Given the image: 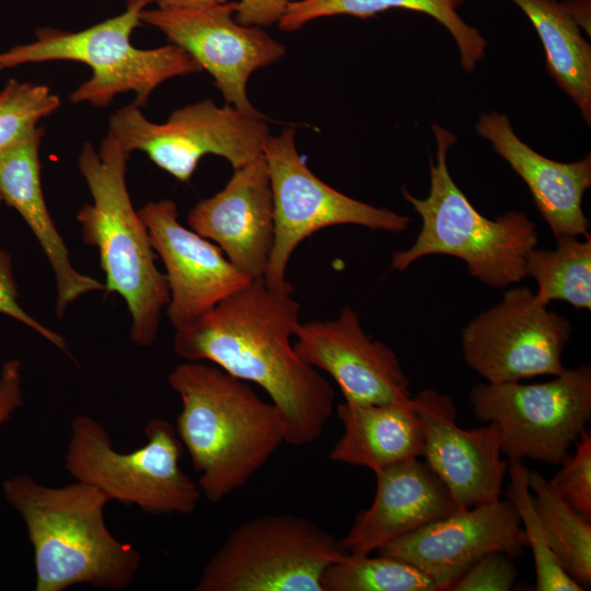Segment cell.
<instances>
[{"instance_id": "18", "label": "cell", "mask_w": 591, "mask_h": 591, "mask_svg": "<svg viewBox=\"0 0 591 591\" xmlns=\"http://www.w3.org/2000/svg\"><path fill=\"white\" fill-rule=\"evenodd\" d=\"M187 224L217 243L251 280L264 279L275 239L273 192L264 155L234 170L220 192L188 212Z\"/></svg>"}, {"instance_id": "27", "label": "cell", "mask_w": 591, "mask_h": 591, "mask_svg": "<svg viewBox=\"0 0 591 591\" xmlns=\"http://www.w3.org/2000/svg\"><path fill=\"white\" fill-rule=\"evenodd\" d=\"M323 591H439L416 566L398 558L346 554L322 576Z\"/></svg>"}, {"instance_id": "36", "label": "cell", "mask_w": 591, "mask_h": 591, "mask_svg": "<svg viewBox=\"0 0 591 591\" xmlns=\"http://www.w3.org/2000/svg\"><path fill=\"white\" fill-rule=\"evenodd\" d=\"M227 0H146L149 4L155 2L160 9L195 10L210 8Z\"/></svg>"}, {"instance_id": "37", "label": "cell", "mask_w": 591, "mask_h": 591, "mask_svg": "<svg viewBox=\"0 0 591 591\" xmlns=\"http://www.w3.org/2000/svg\"><path fill=\"white\" fill-rule=\"evenodd\" d=\"M1 202H2V199H1V197H0V205H1Z\"/></svg>"}, {"instance_id": "31", "label": "cell", "mask_w": 591, "mask_h": 591, "mask_svg": "<svg viewBox=\"0 0 591 591\" xmlns=\"http://www.w3.org/2000/svg\"><path fill=\"white\" fill-rule=\"evenodd\" d=\"M518 577L511 556L496 551L484 555L450 587L453 591H509Z\"/></svg>"}, {"instance_id": "14", "label": "cell", "mask_w": 591, "mask_h": 591, "mask_svg": "<svg viewBox=\"0 0 591 591\" xmlns=\"http://www.w3.org/2000/svg\"><path fill=\"white\" fill-rule=\"evenodd\" d=\"M528 545L520 514L510 499L468 508L431 522L378 551L428 575L440 590L491 552L511 557Z\"/></svg>"}, {"instance_id": "7", "label": "cell", "mask_w": 591, "mask_h": 591, "mask_svg": "<svg viewBox=\"0 0 591 591\" xmlns=\"http://www.w3.org/2000/svg\"><path fill=\"white\" fill-rule=\"evenodd\" d=\"M144 434L146 444L123 453L114 449L96 419L79 415L71 421L65 470L74 480L96 487L109 501L137 506L151 514L194 512L201 490L179 466L184 447L175 426L153 418Z\"/></svg>"}, {"instance_id": "30", "label": "cell", "mask_w": 591, "mask_h": 591, "mask_svg": "<svg viewBox=\"0 0 591 591\" xmlns=\"http://www.w3.org/2000/svg\"><path fill=\"white\" fill-rule=\"evenodd\" d=\"M572 455L561 461L551 487L587 521H591V434L583 431Z\"/></svg>"}, {"instance_id": "4", "label": "cell", "mask_w": 591, "mask_h": 591, "mask_svg": "<svg viewBox=\"0 0 591 591\" xmlns=\"http://www.w3.org/2000/svg\"><path fill=\"white\" fill-rule=\"evenodd\" d=\"M130 154L107 134L99 149L82 144L78 167L91 197L77 213L82 240L97 248L105 274L106 293H118L131 316L130 339L151 346L158 335L162 309L170 302L165 274L149 231L132 206L126 174Z\"/></svg>"}, {"instance_id": "21", "label": "cell", "mask_w": 591, "mask_h": 591, "mask_svg": "<svg viewBox=\"0 0 591 591\" xmlns=\"http://www.w3.org/2000/svg\"><path fill=\"white\" fill-rule=\"evenodd\" d=\"M44 129L0 152V197L24 219L37 239L56 281L55 313L66 314L80 297L104 290V283L78 271L45 202L40 182L39 149Z\"/></svg>"}, {"instance_id": "35", "label": "cell", "mask_w": 591, "mask_h": 591, "mask_svg": "<svg viewBox=\"0 0 591 591\" xmlns=\"http://www.w3.org/2000/svg\"><path fill=\"white\" fill-rule=\"evenodd\" d=\"M568 13L579 27L588 31L590 35L591 2L590 0H568L563 2Z\"/></svg>"}, {"instance_id": "3", "label": "cell", "mask_w": 591, "mask_h": 591, "mask_svg": "<svg viewBox=\"0 0 591 591\" xmlns=\"http://www.w3.org/2000/svg\"><path fill=\"white\" fill-rule=\"evenodd\" d=\"M4 499L20 513L34 551L36 591L77 584L109 591L128 589L141 564L139 552L108 530L107 496L78 482L45 486L30 475L7 478Z\"/></svg>"}, {"instance_id": "10", "label": "cell", "mask_w": 591, "mask_h": 591, "mask_svg": "<svg viewBox=\"0 0 591 591\" xmlns=\"http://www.w3.org/2000/svg\"><path fill=\"white\" fill-rule=\"evenodd\" d=\"M263 155L275 220L274 245L264 279L273 289L294 291L287 280L290 257L303 240L321 229L356 224L399 233L412 221L409 216L359 201L325 184L299 154L292 127L269 136Z\"/></svg>"}, {"instance_id": "29", "label": "cell", "mask_w": 591, "mask_h": 591, "mask_svg": "<svg viewBox=\"0 0 591 591\" xmlns=\"http://www.w3.org/2000/svg\"><path fill=\"white\" fill-rule=\"evenodd\" d=\"M59 107L49 86L10 79L0 91V152L27 138Z\"/></svg>"}, {"instance_id": "19", "label": "cell", "mask_w": 591, "mask_h": 591, "mask_svg": "<svg viewBox=\"0 0 591 591\" xmlns=\"http://www.w3.org/2000/svg\"><path fill=\"white\" fill-rule=\"evenodd\" d=\"M375 495L339 540L347 554L370 555L431 522L462 509L448 487L419 457L374 473Z\"/></svg>"}, {"instance_id": "22", "label": "cell", "mask_w": 591, "mask_h": 591, "mask_svg": "<svg viewBox=\"0 0 591 591\" xmlns=\"http://www.w3.org/2000/svg\"><path fill=\"white\" fill-rule=\"evenodd\" d=\"M336 413L344 432L328 453L334 462L375 473L422 454L424 429L413 396L389 404L344 401Z\"/></svg>"}, {"instance_id": "20", "label": "cell", "mask_w": 591, "mask_h": 591, "mask_svg": "<svg viewBox=\"0 0 591 591\" xmlns=\"http://www.w3.org/2000/svg\"><path fill=\"white\" fill-rule=\"evenodd\" d=\"M475 130L523 179L555 239L590 234L582 210L583 195L591 187L590 154L572 163L551 160L521 141L509 117L497 112L482 113Z\"/></svg>"}, {"instance_id": "32", "label": "cell", "mask_w": 591, "mask_h": 591, "mask_svg": "<svg viewBox=\"0 0 591 591\" xmlns=\"http://www.w3.org/2000/svg\"><path fill=\"white\" fill-rule=\"evenodd\" d=\"M0 314L26 325L61 351L68 354L66 339L30 315L19 302L18 283L10 253L0 248Z\"/></svg>"}, {"instance_id": "8", "label": "cell", "mask_w": 591, "mask_h": 591, "mask_svg": "<svg viewBox=\"0 0 591 591\" xmlns=\"http://www.w3.org/2000/svg\"><path fill=\"white\" fill-rule=\"evenodd\" d=\"M347 553L339 540L296 514L234 528L202 568L196 591H323L322 576Z\"/></svg>"}, {"instance_id": "28", "label": "cell", "mask_w": 591, "mask_h": 591, "mask_svg": "<svg viewBox=\"0 0 591 591\" xmlns=\"http://www.w3.org/2000/svg\"><path fill=\"white\" fill-rule=\"evenodd\" d=\"M529 468L520 460H509L507 472L511 484L508 497L515 506L528 545L532 548L537 591H581L583 588L560 566L553 554L532 502L528 484Z\"/></svg>"}, {"instance_id": "26", "label": "cell", "mask_w": 591, "mask_h": 591, "mask_svg": "<svg viewBox=\"0 0 591 591\" xmlns=\"http://www.w3.org/2000/svg\"><path fill=\"white\" fill-rule=\"evenodd\" d=\"M534 509L564 570L582 588L591 584V523L576 512L537 471H529ZM584 589V588H583Z\"/></svg>"}, {"instance_id": "33", "label": "cell", "mask_w": 591, "mask_h": 591, "mask_svg": "<svg viewBox=\"0 0 591 591\" xmlns=\"http://www.w3.org/2000/svg\"><path fill=\"white\" fill-rule=\"evenodd\" d=\"M294 1L297 0H240L236 2L234 19L247 26H269L278 23Z\"/></svg>"}, {"instance_id": "6", "label": "cell", "mask_w": 591, "mask_h": 591, "mask_svg": "<svg viewBox=\"0 0 591 591\" xmlns=\"http://www.w3.org/2000/svg\"><path fill=\"white\" fill-rule=\"evenodd\" d=\"M146 5V0H128L119 15L77 32L37 30L35 40L0 53V71L46 61L82 62L92 76L70 94L71 103L104 107L115 96L132 92V104L141 108L164 81L201 71L177 45L142 49L131 44V33L140 24Z\"/></svg>"}, {"instance_id": "24", "label": "cell", "mask_w": 591, "mask_h": 591, "mask_svg": "<svg viewBox=\"0 0 591 591\" xmlns=\"http://www.w3.org/2000/svg\"><path fill=\"white\" fill-rule=\"evenodd\" d=\"M465 0H297L278 22L283 32L301 28L310 21L334 15L359 19L374 18L390 9H404L427 14L442 24L453 36L461 66L472 72L485 56L486 39L477 28L468 25L457 13Z\"/></svg>"}, {"instance_id": "34", "label": "cell", "mask_w": 591, "mask_h": 591, "mask_svg": "<svg viewBox=\"0 0 591 591\" xmlns=\"http://www.w3.org/2000/svg\"><path fill=\"white\" fill-rule=\"evenodd\" d=\"M22 404V363L19 359H10L0 372V426L10 420Z\"/></svg>"}, {"instance_id": "25", "label": "cell", "mask_w": 591, "mask_h": 591, "mask_svg": "<svg viewBox=\"0 0 591 591\" xmlns=\"http://www.w3.org/2000/svg\"><path fill=\"white\" fill-rule=\"evenodd\" d=\"M555 250L533 248L525 260L526 277L537 285L543 304L560 300L577 310H591V235L559 236Z\"/></svg>"}, {"instance_id": "17", "label": "cell", "mask_w": 591, "mask_h": 591, "mask_svg": "<svg viewBox=\"0 0 591 591\" xmlns=\"http://www.w3.org/2000/svg\"><path fill=\"white\" fill-rule=\"evenodd\" d=\"M294 337L297 355L327 372L345 401L389 404L412 396L396 354L366 334L352 308L345 306L335 320L300 323Z\"/></svg>"}, {"instance_id": "5", "label": "cell", "mask_w": 591, "mask_h": 591, "mask_svg": "<svg viewBox=\"0 0 591 591\" xmlns=\"http://www.w3.org/2000/svg\"><path fill=\"white\" fill-rule=\"evenodd\" d=\"M437 162L430 158V189L426 198L403 197L421 218L414 244L393 253L390 269L404 271L428 255L463 260L472 277L489 288H507L526 277L525 260L536 247V225L526 213L509 211L489 219L479 213L457 187L448 169L447 154L456 136L433 124Z\"/></svg>"}, {"instance_id": "16", "label": "cell", "mask_w": 591, "mask_h": 591, "mask_svg": "<svg viewBox=\"0 0 591 591\" xmlns=\"http://www.w3.org/2000/svg\"><path fill=\"white\" fill-rule=\"evenodd\" d=\"M138 211L165 266L170 290L166 315L174 329L253 281L236 269L218 245L178 221L173 200L149 201Z\"/></svg>"}, {"instance_id": "9", "label": "cell", "mask_w": 591, "mask_h": 591, "mask_svg": "<svg viewBox=\"0 0 591 591\" xmlns=\"http://www.w3.org/2000/svg\"><path fill=\"white\" fill-rule=\"evenodd\" d=\"M468 399L478 420L498 426L509 460L558 465L591 419V367L566 368L543 383H478Z\"/></svg>"}, {"instance_id": "2", "label": "cell", "mask_w": 591, "mask_h": 591, "mask_svg": "<svg viewBox=\"0 0 591 591\" xmlns=\"http://www.w3.org/2000/svg\"><path fill=\"white\" fill-rule=\"evenodd\" d=\"M182 409L176 432L212 503L244 486L286 442V426L273 402L215 364L186 361L169 374Z\"/></svg>"}, {"instance_id": "23", "label": "cell", "mask_w": 591, "mask_h": 591, "mask_svg": "<svg viewBox=\"0 0 591 591\" xmlns=\"http://www.w3.org/2000/svg\"><path fill=\"white\" fill-rule=\"evenodd\" d=\"M536 30L546 69L591 124V46L565 5L556 0H510Z\"/></svg>"}, {"instance_id": "15", "label": "cell", "mask_w": 591, "mask_h": 591, "mask_svg": "<svg viewBox=\"0 0 591 591\" xmlns=\"http://www.w3.org/2000/svg\"><path fill=\"white\" fill-rule=\"evenodd\" d=\"M413 404L424 429L421 456L459 506L468 509L501 499L508 461L501 457L498 426L461 428L453 401L434 390L419 392Z\"/></svg>"}, {"instance_id": "12", "label": "cell", "mask_w": 591, "mask_h": 591, "mask_svg": "<svg viewBox=\"0 0 591 591\" xmlns=\"http://www.w3.org/2000/svg\"><path fill=\"white\" fill-rule=\"evenodd\" d=\"M571 322L528 287L510 288L461 332L465 362L488 383L520 382L565 371Z\"/></svg>"}, {"instance_id": "1", "label": "cell", "mask_w": 591, "mask_h": 591, "mask_svg": "<svg viewBox=\"0 0 591 591\" xmlns=\"http://www.w3.org/2000/svg\"><path fill=\"white\" fill-rule=\"evenodd\" d=\"M293 291L253 280L189 323L175 328L173 347L186 361L206 360L265 390L286 426V442L302 447L323 434L335 392L294 351L300 322Z\"/></svg>"}, {"instance_id": "11", "label": "cell", "mask_w": 591, "mask_h": 591, "mask_svg": "<svg viewBox=\"0 0 591 591\" xmlns=\"http://www.w3.org/2000/svg\"><path fill=\"white\" fill-rule=\"evenodd\" d=\"M108 135L129 153L141 151L176 179L187 182L208 154L236 170L263 155L269 128L263 115L204 100L175 109L162 124L150 121L135 104L115 112Z\"/></svg>"}, {"instance_id": "13", "label": "cell", "mask_w": 591, "mask_h": 591, "mask_svg": "<svg viewBox=\"0 0 591 591\" xmlns=\"http://www.w3.org/2000/svg\"><path fill=\"white\" fill-rule=\"evenodd\" d=\"M236 9L233 1L195 10L143 9L140 19L208 71L227 104L256 115L259 113L247 97V80L257 69L281 59L286 47L259 26L236 22Z\"/></svg>"}]
</instances>
